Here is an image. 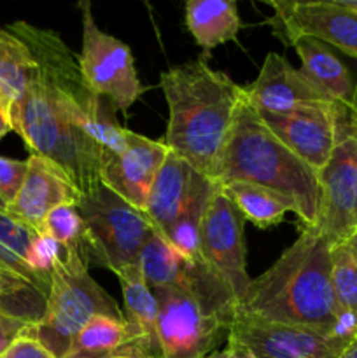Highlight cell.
<instances>
[{
    "mask_svg": "<svg viewBox=\"0 0 357 358\" xmlns=\"http://www.w3.org/2000/svg\"><path fill=\"white\" fill-rule=\"evenodd\" d=\"M7 30L35 59L13 131L31 154L58 164L80 196L93 191L102 184V159L125 145L128 129L115 119L114 105L86 86L77 56L56 31L24 21Z\"/></svg>",
    "mask_w": 357,
    "mask_h": 358,
    "instance_id": "6da1fadb",
    "label": "cell"
},
{
    "mask_svg": "<svg viewBox=\"0 0 357 358\" xmlns=\"http://www.w3.org/2000/svg\"><path fill=\"white\" fill-rule=\"evenodd\" d=\"M332 245L315 227H303L275 264L252 280L237 315L310 329L328 338L340 308L331 283Z\"/></svg>",
    "mask_w": 357,
    "mask_h": 358,
    "instance_id": "7a4b0ae2",
    "label": "cell"
},
{
    "mask_svg": "<svg viewBox=\"0 0 357 358\" xmlns=\"http://www.w3.org/2000/svg\"><path fill=\"white\" fill-rule=\"evenodd\" d=\"M160 84L170 112L163 143L210 178L244 101V87L205 59L172 66Z\"/></svg>",
    "mask_w": 357,
    "mask_h": 358,
    "instance_id": "3957f363",
    "label": "cell"
},
{
    "mask_svg": "<svg viewBox=\"0 0 357 358\" xmlns=\"http://www.w3.org/2000/svg\"><path fill=\"white\" fill-rule=\"evenodd\" d=\"M210 178L219 185L241 180L272 189L294 203L304 227L317 226L322 201L318 171L273 135L245 96Z\"/></svg>",
    "mask_w": 357,
    "mask_h": 358,
    "instance_id": "277c9868",
    "label": "cell"
},
{
    "mask_svg": "<svg viewBox=\"0 0 357 358\" xmlns=\"http://www.w3.org/2000/svg\"><path fill=\"white\" fill-rule=\"evenodd\" d=\"M153 292L163 358H205L227 343L237 317V299L212 268L191 285L161 287Z\"/></svg>",
    "mask_w": 357,
    "mask_h": 358,
    "instance_id": "5b68a950",
    "label": "cell"
},
{
    "mask_svg": "<svg viewBox=\"0 0 357 358\" xmlns=\"http://www.w3.org/2000/svg\"><path fill=\"white\" fill-rule=\"evenodd\" d=\"M90 259L70 252L51 275L44 315L24 334L37 339L56 358H63L77 332L97 315L125 318L118 303L91 278Z\"/></svg>",
    "mask_w": 357,
    "mask_h": 358,
    "instance_id": "8992f818",
    "label": "cell"
},
{
    "mask_svg": "<svg viewBox=\"0 0 357 358\" xmlns=\"http://www.w3.org/2000/svg\"><path fill=\"white\" fill-rule=\"evenodd\" d=\"M76 205L90 254L98 264L115 275L128 266L139 264L144 243L154 233L142 210L126 203L104 184L80 196Z\"/></svg>",
    "mask_w": 357,
    "mask_h": 358,
    "instance_id": "52a82bcc",
    "label": "cell"
},
{
    "mask_svg": "<svg viewBox=\"0 0 357 358\" xmlns=\"http://www.w3.org/2000/svg\"><path fill=\"white\" fill-rule=\"evenodd\" d=\"M83 16V49L77 56L86 86L111 101L115 110H128L146 91L140 84L133 55L119 38L100 30L90 2L79 3Z\"/></svg>",
    "mask_w": 357,
    "mask_h": 358,
    "instance_id": "ba28073f",
    "label": "cell"
},
{
    "mask_svg": "<svg viewBox=\"0 0 357 358\" xmlns=\"http://www.w3.org/2000/svg\"><path fill=\"white\" fill-rule=\"evenodd\" d=\"M318 182L322 201L315 229L331 245L345 243L357 233V128L352 108L340 115L338 142L318 171Z\"/></svg>",
    "mask_w": 357,
    "mask_h": 358,
    "instance_id": "9c48e42d",
    "label": "cell"
},
{
    "mask_svg": "<svg viewBox=\"0 0 357 358\" xmlns=\"http://www.w3.org/2000/svg\"><path fill=\"white\" fill-rule=\"evenodd\" d=\"M244 226L245 217L217 184L203 215L202 252L210 268L227 283L237 304L252 282L247 273Z\"/></svg>",
    "mask_w": 357,
    "mask_h": 358,
    "instance_id": "30bf717a",
    "label": "cell"
},
{
    "mask_svg": "<svg viewBox=\"0 0 357 358\" xmlns=\"http://www.w3.org/2000/svg\"><path fill=\"white\" fill-rule=\"evenodd\" d=\"M345 108L349 107L335 101H312L282 114L259 112V115L284 145L321 171L338 142L340 115Z\"/></svg>",
    "mask_w": 357,
    "mask_h": 358,
    "instance_id": "8fae6325",
    "label": "cell"
},
{
    "mask_svg": "<svg viewBox=\"0 0 357 358\" xmlns=\"http://www.w3.org/2000/svg\"><path fill=\"white\" fill-rule=\"evenodd\" d=\"M275 10L279 30L287 42L298 37H314L324 44H331L345 55L357 58V13L342 6L338 0H272L266 2Z\"/></svg>",
    "mask_w": 357,
    "mask_h": 358,
    "instance_id": "7c38bea8",
    "label": "cell"
},
{
    "mask_svg": "<svg viewBox=\"0 0 357 358\" xmlns=\"http://www.w3.org/2000/svg\"><path fill=\"white\" fill-rule=\"evenodd\" d=\"M168 152L170 149L163 142L128 129L125 145L102 159L100 182L126 203L144 212L154 178Z\"/></svg>",
    "mask_w": 357,
    "mask_h": 358,
    "instance_id": "4fadbf2b",
    "label": "cell"
},
{
    "mask_svg": "<svg viewBox=\"0 0 357 358\" xmlns=\"http://www.w3.org/2000/svg\"><path fill=\"white\" fill-rule=\"evenodd\" d=\"M227 341L255 358H340L326 336L303 327L273 324L252 317H234Z\"/></svg>",
    "mask_w": 357,
    "mask_h": 358,
    "instance_id": "5bb4252c",
    "label": "cell"
},
{
    "mask_svg": "<svg viewBox=\"0 0 357 358\" xmlns=\"http://www.w3.org/2000/svg\"><path fill=\"white\" fill-rule=\"evenodd\" d=\"M27 164L23 185L14 201L7 206L6 213L10 219L38 231L51 210L62 205H76L80 192L52 161L30 154Z\"/></svg>",
    "mask_w": 357,
    "mask_h": 358,
    "instance_id": "9a60e30c",
    "label": "cell"
},
{
    "mask_svg": "<svg viewBox=\"0 0 357 358\" xmlns=\"http://www.w3.org/2000/svg\"><path fill=\"white\" fill-rule=\"evenodd\" d=\"M244 93L251 107L268 114H282L312 101H332L301 70L294 69L276 52H268L259 76L254 83L244 87Z\"/></svg>",
    "mask_w": 357,
    "mask_h": 358,
    "instance_id": "2e32d148",
    "label": "cell"
},
{
    "mask_svg": "<svg viewBox=\"0 0 357 358\" xmlns=\"http://www.w3.org/2000/svg\"><path fill=\"white\" fill-rule=\"evenodd\" d=\"M202 177L203 173L195 170L188 161L172 150L168 152L154 178L144 210L158 234L164 236L174 226Z\"/></svg>",
    "mask_w": 357,
    "mask_h": 358,
    "instance_id": "e0dca14e",
    "label": "cell"
},
{
    "mask_svg": "<svg viewBox=\"0 0 357 358\" xmlns=\"http://www.w3.org/2000/svg\"><path fill=\"white\" fill-rule=\"evenodd\" d=\"M290 45L301 59V73L321 87L332 101L352 108L356 83L350 77L349 69L340 62L338 56L332 55L328 44L303 35L294 38Z\"/></svg>",
    "mask_w": 357,
    "mask_h": 358,
    "instance_id": "ac0fdd59",
    "label": "cell"
},
{
    "mask_svg": "<svg viewBox=\"0 0 357 358\" xmlns=\"http://www.w3.org/2000/svg\"><path fill=\"white\" fill-rule=\"evenodd\" d=\"M125 299V320L133 338L154 355H161L158 341V301L147 285L139 264L128 266L118 273ZM163 357V355H161Z\"/></svg>",
    "mask_w": 357,
    "mask_h": 358,
    "instance_id": "d6986e66",
    "label": "cell"
},
{
    "mask_svg": "<svg viewBox=\"0 0 357 358\" xmlns=\"http://www.w3.org/2000/svg\"><path fill=\"white\" fill-rule=\"evenodd\" d=\"M122 352L150 353L133 338L125 318L97 315L77 332L63 358H107Z\"/></svg>",
    "mask_w": 357,
    "mask_h": 358,
    "instance_id": "ffe728a7",
    "label": "cell"
},
{
    "mask_svg": "<svg viewBox=\"0 0 357 358\" xmlns=\"http://www.w3.org/2000/svg\"><path fill=\"white\" fill-rule=\"evenodd\" d=\"M34 69L35 59L28 45L7 28H0V108L10 126L14 124Z\"/></svg>",
    "mask_w": 357,
    "mask_h": 358,
    "instance_id": "44dd1931",
    "label": "cell"
},
{
    "mask_svg": "<svg viewBox=\"0 0 357 358\" xmlns=\"http://www.w3.org/2000/svg\"><path fill=\"white\" fill-rule=\"evenodd\" d=\"M186 24L196 44L205 51L234 41L241 28L237 3L231 0H189Z\"/></svg>",
    "mask_w": 357,
    "mask_h": 358,
    "instance_id": "7402d4cb",
    "label": "cell"
},
{
    "mask_svg": "<svg viewBox=\"0 0 357 358\" xmlns=\"http://www.w3.org/2000/svg\"><path fill=\"white\" fill-rule=\"evenodd\" d=\"M216 189V182L203 175L192 191L191 198L182 208L181 215L163 236L178 254L184 255L189 261L206 262L202 252V222L210 196L214 194Z\"/></svg>",
    "mask_w": 357,
    "mask_h": 358,
    "instance_id": "603a6c76",
    "label": "cell"
},
{
    "mask_svg": "<svg viewBox=\"0 0 357 358\" xmlns=\"http://www.w3.org/2000/svg\"><path fill=\"white\" fill-rule=\"evenodd\" d=\"M220 189L240 210L245 220H251L258 227L275 226L282 222L287 212L296 213V206L290 199L262 185L234 180L220 184Z\"/></svg>",
    "mask_w": 357,
    "mask_h": 358,
    "instance_id": "cb8c5ba5",
    "label": "cell"
},
{
    "mask_svg": "<svg viewBox=\"0 0 357 358\" xmlns=\"http://www.w3.org/2000/svg\"><path fill=\"white\" fill-rule=\"evenodd\" d=\"M191 262L178 254L161 234L154 231L144 243L140 252L139 266L150 289L177 287L188 273Z\"/></svg>",
    "mask_w": 357,
    "mask_h": 358,
    "instance_id": "d4e9b609",
    "label": "cell"
},
{
    "mask_svg": "<svg viewBox=\"0 0 357 358\" xmlns=\"http://www.w3.org/2000/svg\"><path fill=\"white\" fill-rule=\"evenodd\" d=\"M38 234L51 238L56 243L63 245L70 252L80 254L83 257L91 259L90 248L86 243L84 224L77 205H62L46 215L44 222L37 231Z\"/></svg>",
    "mask_w": 357,
    "mask_h": 358,
    "instance_id": "484cf974",
    "label": "cell"
},
{
    "mask_svg": "<svg viewBox=\"0 0 357 358\" xmlns=\"http://www.w3.org/2000/svg\"><path fill=\"white\" fill-rule=\"evenodd\" d=\"M331 283L340 310L357 317V252L346 241L331 248Z\"/></svg>",
    "mask_w": 357,
    "mask_h": 358,
    "instance_id": "4316f807",
    "label": "cell"
},
{
    "mask_svg": "<svg viewBox=\"0 0 357 358\" xmlns=\"http://www.w3.org/2000/svg\"><path fill=\"white\" fill-rule=\"evenodd\" d=\"M37 231L18 220L10 219L6 212H0V245L27 262L30 248L37 238Z\"/></svg>",
    "mask_w": 357,
    "mask_h": 358,
    "instance_id": "83f0119b",
    "label": "cell"
},
{
    "mask_svg": "<svg viewBox=\"0 0 357 358\" xmlns=\"http://www.w3.org/2000/svg\"><path fill=\"white\" fill-rule=\"evenodd\" d=\"M27 161L9 159L0 156V199L7 206L14 201L27 177Z\"/></svg>",
    "mask_w": 357,
    "mask_h": 358,
    "instance_id": "f1b7e54d",
    "label": "cell"
},
{
    "mask_svg": "<svg viewBox=\"0 0 357 358\" xmlns=\"http://www.w3.org/2000/svg\"><path fill=\"white\" fill-rule=\"evenodd\" d=\"M0 358H56L37 339L23 334L0 355Z\"/></svg>",
    "mask_w": 357,
    "mask_h": 358,
    "instance_id": "f546056e",
    "label": "cell"
},
{
    "mask_svg": "<svg viewBox=\"0 0 357 358\" xmlns=\"http://www.w3.org/2000/svg\"><path fill=\"white\" fill-rule=\"evenodd\" d=\"M30 327L31 324L6 313V311L0 308V355H2V353L6 352L20 336H23Z\"/></svg>",
    "mask_w": 357,
    "mask_h": 358,
    "instance_id": "4dcf8cb0",
    "label": "cell"
},
{
    "mask_svg": "<svg viewBox=\"0 0 357 358\" xmlns=\"http://www.w3.org/2000/svg\"><path fill=\"white\" fill-rule=\"evenodd\" d=\"M205 358H255L252 353H248L247 350L241 348L240 345H234V343L227 341V346L224 350H219V352H214Z\"/></svg>",
    "mask_w": 357,
    "mask_h": 358,
    "instance_id": "1f68e13d",
    "label": "cell"
},
{
    "mask_svg": "<svg viewBox=\"0 0 357 358\" xmlns=\"http://www.w3.org/2000/svg\"><path fill=\"white\" fill-rule=\"evenodd\" d=\"M107 358H163V357L150 355V353H146V352H122V353H118V355H112Z\"/></svg>",
    "mask_w": 357,
    "mask_h": 358,
    "instance_id": "d6a6232c",
    "label": "cell"
},
{
    "mask_svg": "<svg viewBox=\"0 0 357 358\" xmlns=\"http://www.w3.org/2000/svg\"><path fill=\"white\" fill-rule=\"evenodd\" d=\"M9 131H13V126H10L9 119H7V115L4 114V110L0 108V138L6 136Z\"/></svg>",
    "mask_w": 357,
    "mask_h": 358,
    "instance_id": "836d02e7",
    "label": "cell"
},
{
    "mask_svg": "<svg viewBox=\"0 0 357 358\" xmlns=\"http://www.w3.org/2000/svg\"><path fill=\"white\" fill-rule=\"evenodd\" d=\"M340 358H357V339L345 350V352L342 353V357Z\"/></svg>",
    "mask_w": 357,
    "mask_h": 358,
    "instance_id": "e575fe53",
    "label": "cell"
},
{
    "mask_svg": "<svg viewBox=\"0 0 357 358\" xmlns=\"http://www.w3.org/2000/svg\"><path fill=\"white\" fill-rule=\"evenodd\" d=\"M352 115H354V122H356V128H357V83H356V90H354V101H352Z\"/></svg>",
    "mask_w": 357,
    "mask_h": 358,
    "instance_id": "d590c367",
    "label": "cell"
},
{
    "mask_svg": "<svg viewBox=\"0 0 357 358\" xmlns=\"http://www.w3.org/2000/svg\"><path fill=\"white\" fill-rule=\"evenodd\" d=\"M338 2L342 3V6L349 7V9L356 10V13H357V0H338Z\"/></svg>",
    "mask_w": 357,
    "mask_h": 358,
    "instance_id": "8d00e7d4",
    "label": "cell"
},
{
    "mask_svg": "<svg viewBox=\"0 0 357 358\" xmlns=\"http://www.w3.org/2000/svg\"><path fill=\"white\" fill-rule=\"evenodd\" d=\"M346 243H349V245H350V247H352V248H354V250H356V252H357V233H356V234H352V236H350V240H349V241H346Z\"/></svg>",
    "mask_w": 357,
    "mask_h": 358,
    "instance_id": "74e56055",
    "label": "cell"
},
{
    "mask_svg": "<svg viewBox=\"0 0 357 358\" xmlns=\"http://www.w3.org/2000/svg\"><path fill=\"white\" fill-rule=\"evenodd\" d=\"M6 210H7V205L2 201V199H0V212H6Z\"/></svg>",
    "mask_w": 357,
    "mask_h": 358,
    "instance_id": "f35d334b",
    "label": "cell"
},
{
    "mask_svg": "<svg viewBox=\"0 0 357 358\" xmlns=\"http://www.w3.org/2000/svg\"><path fill=\"white\" fill-rule=\"evenodd\" d=\"M4 276H6V271H0V285H2V280Z\"/></svg>",
    "mask_w": 357,
    "mask_h": 358,
    "instance_id": "ab89813d",
    "label": "cell"
},
{
    "mask_svg": "<svg viewBox=\"0 0 357 358\" xmlns=\"http://www.w3.org/2000/svg\"><path fill=\"white\" fill-rule=\"evenodd\" d=\"M0 271H2V269H0Z\"/></svg>",
    "mask_w": 357,
    "mask_h": 358,
    "instance_id": "60d3db41",
    "label": "cell"
}]
</instances>
